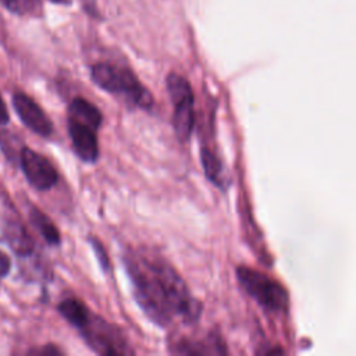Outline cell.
Masks as SVG:
<instances>
[{"label":"cell","instance_id":"e0dca14e","mask_svg":"<svg viewBox=\"0 0 356 356\" xmlns=\"http://www.w3.org/2000/svg\"><path fill=\"white\" fill-rule=\"evenodd\" d=\"M82 7L85 8V11L93 17H97V1L96 0H81Z\"/></svg>","mask_w":356,"mask_h":356},{"label":"cell","instance_id":"2e32d148","mask_svg":"<svg viewBox=\"0 0 356 356\" xmlns=\"http://www.w3.org/2000/svg\"><path fill=\"white\" fill-rule=\"evenodd\" d=\"M10 268H11L10 257L0 250V278L6 277L10 273Z\"/></svg>","mask_w":356,"mask_h":356},{"label":"cell","instance_id":"4fadbf2b","mask_svg":"<svg viewBox=\"0 0 356 356\" xmlns=\"http://www.w3.org/2000/svg\"><path fill=\"white\" fill-rule=\"evenodd\" d=\"M0 3L17 15H38L42 10V0H0Z\"/></svg>","mask_w":356,"mask_h":356},{"label":"cell","instance_id":"9a60e30c","mask_svg":"<svg viewBox=\"0 0 356 356\" xmlns=\"http://www.w3.org/2000/svg\"><path fill=\"white\" fill-rule=\"evenodd\" d=\"M92 241V246L95 249V253L97 254V259L100 261V264L103 266V268H108L110 267V263H108V257L106 254V250L103 249L102 243L97 241V239H90Z\"/></svg>","mask_w":356,"mask_h":356},{"label":"cell","instance_id":"277c9868","mask_svg":"<svg viewBox=\"0 0 356 356\" xmlns=\"http://www.w3.org/2000/svg\"><path fill=\"white\" fill-rule=\"evenodd\" d=\"M167 92L174 106V129L181 142L189 139L193 122H195V110H193V92L189 82L175 74L171 72L167 76Z\"/></svg>","mask_w":356,"mask_h":356},{"label":"cell","instance_id":"3957f363","mask_svg":"<svg viewBox=\"0 0 356 356\" xmlns=\"http://www.w3.org/2000/svg\"><path fill=\"white\" fill-rule=\"evenodd\" d=\"M236 277L246 293L252 296L263 309L273 313L286 310L288 295L277 281L248 267H238Z\"/></svg>","mask_w":356,"mask_h":356},{"label":"cell","instance_id":"8992f818","mask_svg":"<svg viewBox=\"0 0 356 356\" xmlns=\"http://www.w3.org/2000/svg\"><path fill=\"white\" fill-rule=\"evenodd\" d=\"M21 168L28 182L39 191H47L53 188L58 181V174L51 163L38 152L22 147L19 153Z\"/></svg>","mask_w":356,"mask_h":356},{"label":"cell","instance_id":"7a4b0ae2","mask_svg":"<svg viewBox=\"0 0 356 356\" xmlns=\"http://www.w3.org/2000/svg\"><path fill=\"white\" fill-rule=\"evenodd\" d=\"M90 78L103 90L114 95H122L129 103L138 107L150 108L153 104V96L150 92L140 83L135 74L125 67L99 63L92 67Z\"/></svg>","mask_w":356,"mask_h":356},{"label":"cell","instance_id":"30bf717a","mask_svg":"<svg viewBox=\"0 0 356 356\" xmlns=\"http://www.w3.org/2000/svg\"><path fill=\"white\" fill-rule=\"evenodd\" d=\"M60 314L75 328H81L89 318V309L78 299H65L58 305Z\"/></svg>","mask_w":356,"mask_h":356},{"label":"cell","instance_id":"ba28073f","mask_svg":"<svg viewBox=\"0 0 356 356\" xmlns=\"http://www.w3.org/2000/svg\"><path fill=\"white\" fill-rule=\"evenodd\" d=\"M68 134L76 156L85 163H95L99 156L96 129L68 118Z\"/></svg>","mask_w":356,"mask_h":356},{"label":"cell","instance_id":"5bb4252c","mask_svg":"<svg viewBox=\"0 0 356 356\" xmlns=\"http://www.w3.org/2000/svg\"><path fill=\"white\" fill-rule=\"evenodd\" d=\"M200 154H202L200 156L202 164H203V168H204V172H206L207 178L210 181H213L216 185L222 186V182H221V164L217 160V157L209 149H202Z\"/></svg>","mask_w":356,"mask_h":356},{"label":"cell","instance_id":"52a82bcc","mask_svg":"<svg viewBox=\"0 0 356 356\" xmlns=\"http://www.w3.org/2000/svg\"><path fill=\"white\" fill-rule=\"evenodd\" d=\"M13 106L25 127L40 136L51 135L53 124L50 118L32 97L25 93H15L13 96Z\"/></svg>","mask_w":356,"mask_h":356},{"label":"cell","instance_id":"9c48e42d","mask_svg":"<svg viewBox=\"0 0 356 356\" xmlns=\"http://www.w3.org/2000/svg\"><path fill=\"white\" fill-rule=\"evenodd\" d=\"M68 118L82 122L85 125H89L95 129H97L102 124V114L92 103H89L86 99L75 97L68 107Z\"/></svg>","mask_w":356,"mask_h":356},{"label":"cell","instance_id":"ac0fdd59","mask_svg":"<svg viewBox=\"0 0 356 356\" xmlns=\"http://www.w3.org/2000/svg\"><path fill=\"white\" fill-rule=\"evenodd\" d=\"M31 353H36V355H60L61 350L57 349L53 345H47L43 349H36V350H32Z\"/></svg>","mask_w":356,"mask_h":356},{"label":"cell","instance_id":"7c38bea8","mask_svg":"<svg viewBox=\"0 0 356 356\" xmlns=\"http://www.w3.org/2000/svg\"><path fill=\"white\" fill-rule=\"evenodd\" d=\"M4 236L10 242L11 248L21 256H26L32 252L33 243L24 227L18 222H13L11 227H7L4 229Z\"/></svg>","mask_w":356,"mask_h":356},{"label":"cell","instance_id":"d6986e66","mask_svg":"<svg viewBox=\"0 0 356 356\" xmlns=\"http://www.w3.org/2000/svg\"><path fill=\"white\" fill-rule=\"evenodd\" d=\"M8 111H7V107H6V104H4V102H3V99H1V96H0V125L1 124H6L7 121H8Z\"/></svg>","mask_w":356,"mask_h":356},{"label":"cell","instance_id":"ffe728a7","mask_svg":"<svg viewBox=\"0 0 356 356\" xmlns=\"http://www.w3.org/2000/svg\"><path fill=\"white\" fill-rule=\"evenodd\" d=\"M51 1L58 3V4H67V3H70V0H51Z\"/></svg>","mask_w":356,"mask_h":356},{"label":"cell","instance_id":"6da1fadb","mask_svg":"<svg viewBox=\"0 0 356 356\" xmlns=\"http://www.w3.org/2000/svg\"><path fill=\"white\" fill-rule=\"evenodd\" d=\"M138 305L157 325H168L175 316L196 321L202 303L192 298L179 274L161 257L129 252L124 256Z\"/></svg>","mask_w":356,"mask_h":356},{"label":"cell","instance_id":"8fae6325","mask_svg":"<svg viewBox=\"0 0 356 356\" xmlns=\"http://www.w3.org/2000/svg\"><path fill=\"white\" fill-rule=\"evenodd\" d=\"M31 222L35 225V228L40 232V235L44 238V241L50 245H58L60 243V234L57 227L51 222V220L39 209L32 207L29 213Z\"/></svg>","mask_w":356,"mask_h":356},{"label":"cell","instance_id":"5b68a950","mask_svg":"<svg viewBox=\"0 0 356 356\" xmlns=\"http://www.w3.org/2000/svg\"><path fill=\"white\" fill-rule=\"evenodd\" d=\"M85 342L102 355H127L132 353L120 330L108 324L102 317L92 314L88 321L78 328Z\"/></svg>","mask_w":356,"mask_h":356}]
</instances>
